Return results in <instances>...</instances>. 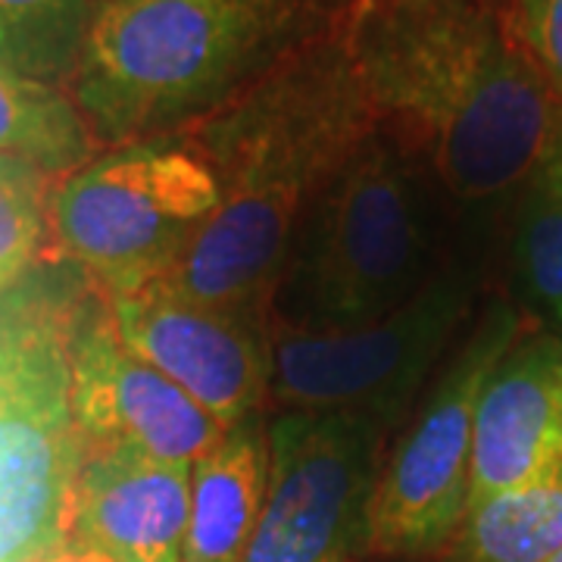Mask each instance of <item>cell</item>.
Returning a JSON list of instances; mask_svg holds the SVG:
<instances>
[{"instance_id":"6da1fadb","label":"cell","mask_w":562,"mask_h":562,"mask_svg":"<svg viewBox=\"0 0 562 562\" xmlns=\"http://www.w3.org/2000/svg\"><path fill=\"white\" fill-rule=\"evenodd\" d=\"M347 32L379 120L460 210L519 198L562 144V98L497 0L382 3Z\"/></svg>"},{"instance_id":"7c38bea8","label":"cell","mask_w":562,"mask_h":562,"mask_svg":"<svg viewBox=\"0 0 562 562\" xmlns=\"http://www.w3.org/2000/svg\"><path fill=\"white\" fill-rule=\"evenodd\" d=\"M560 460L562 338H519L494 366L479 397L469 506L557 475Z\"/></svg>"},{"instance_id":"2e32d148","label":"cell","mask_w":562,"mask_h":562,"mask_svg":"<svg viewBox=\"0 0 562 562\" xmlns=\"http://www.w3.org/2000/svg\"><path fill=\"white\" fill-rule=\"evenodd\" d=\"M562 550V469L465 509L457 562H547Z\"/></svg>"},{"instance_id":"52a82bcc","label":"cell","mask_w":562,"mask_h":562,"mask_svg":"<svg viewBox=\"0 0 562 562\" xmlns=\"http://www.w3.org/2000/svg\"><path fill=\"white\" fill-rule=\"evenodd\" d=\"M475 297V272L447 257L416 297L338 331H269V397L279 413H369L401 425Z\"/></svg>"},{"instance_id":"7402d4cb","label":"cell","mask_w":562,"mask_h":562,"mask_svg":"<svg viewBox=\"0 0 562 562\" xmlns=\"http://www.w3.org/2000/svg\"><path fill=\"white\" fill-rule=\"evenodd\" d=\"M382 3H397V7H413V3H428V0H350V20L360 16L372 7H382Z\"/></svg>"},{"instance_id":"44dd1931","label":"cell","mask_w":562,"mask_h":562,"mask_svg":"<svg viewBox=\"0 0 562 562\" xmlns=\"http://www.w3.org/2000/svg\"><path fill=\"white\" fill-rule=\"evenodd\" d=\"M35 562H113V560H106L103 553L91 550V547H81V543L76 541H63L57 550H50L47 557H41V560Z\"/></svg>"},{"instance_id":"30bf717a","label":"cell","mask_w":562,"mask_h":562,"mask_svg":"<svg viewBox=\"0 0 562 562\" xmlns=\"http://www.w3.org/2000/svg\"><path fill=\"white\" fill-rule=\"evenodd\" d=\"M103 303L122 341L216 419L235 425L260 413L272 322L198 301L162 276Z\"/></svg>"},{"instance_id":"277c9868","label":"cell","mask_w":562,"mask_h":562,"mask_svg":"<svg viewBox=\"0 0 562 562\" xmlns=\"http://www.w3.org/2000/svg\"><path fill=\"white\" fill-rule=\"evenodd\" d=\"M447 260V194L382 120L322 184L279 276L269 319L338 331L416 297Z\"/></svg>"},{"instance_id":"e0dca14e","label":"cell","mask_w":562,"mask_h":562,"mask_svg":"<svg viewBox=\"0 0 562 562\" xmlns=\"http://www.w3.org/2000/svg\"><path fill=\"white\" fill-rule=\"evenodd\" d=\"M103 0H0V69L69 88Z\"/></svg>"},{"instance_id":"ffe728a7","label":"cell","mask_w":562,"mask_h":562,"mask_svg":"<svg viewBox=\"0 0 562 562\" xmlns=\"http://www.w3.org/2000/svg\"><path fill=\"white\" fill-rule=\"evenodd\" d=\"M509 10L528 54L562 98V0H513Z\"/></svg>"},{"instance_id":"3957f363","label":"cell","mask_w":562,"mask_h":562,"mask_svg":"<svg viewBox=\"0 0 562 562\" xmlns=\"http://www.w3.org/2000/svg\"><path fill=\"white\" fill-rule=\"evenodd\" d=\"M350 20V0H103L72 98L101 147L184 135Z\"/></svg>"},{"instance_id":"8992f818","label":"cell","mask_w":562,"mask_h":562,"mask_svg":"<svg viewBox=\"0 0 562 562\" xmlns=\"http://www.w3.org/2000/svg\"><path fill=\"white\" fill-rule=\"evenodd\" d=\"M216 206L220 184L188 135L103 147L50 188V260L110 297L166 276Z\"/></svg>"},{"instance_id":"5bb4252c","label":"cell","mask_w":562,"mask_h":562,"mask_svg":"<svg viewBox=\"0 0 562 562\" xmlns=\"http://www.w3.org/2000/svg\"><path fill=\"white\" fill-rule=\"evenodd\" d=\"M269 487V428L260 413L228 431L191 465V513L181 562H241Z\"/></svg>"},{"instance_id":"603a6c76","label":"cell","mask_w":562,"mask_h":562,"mask_svg":"<svg viewBox=\"0 0 562 562\" xmlns=\"http://www.w3.org/2000/svg\"><path fill=\"white\" fill-rule=\"evenodd\" d=\"M547 562H562V550H560V553H557V557H553V560H547Z\"/></svg>"},{"instance_id":"cb8c5ba5","label":"cell","mask_w":562,"mask_h":562,"mask_svg":"<svg viewBox=\"0 0 562 562\" xmlns=\"http://www.w3.org/2000/svg\"><path fill=\"white\" fill-rule=\"evenodd\" d=\"M560 469H562V460H560Z\"/></svg>"},{"instance_id":"9c48e42d","label":"cell","mask_w":562,"mask_h":562,"mask_svg":"<svg viewBox=\"0 0 562 562\" xmlns=\"http://www.w3.org/2000/svg\"><path fill=\"white\" fill-rule=\"evenodd\" d=\"M394 422L288 409L269 425V487L241 562H341L366 538Z\"/></svg>"},{"instance_id":"9a60e30c","label":"cell","mask_w":562,"mask_h":562,"mask_svg":"<svg viewBox=\"0 0 562 562\" xmlns=\"http://www.w3.org/2000/svg\"><path fill=\"white\" fill-rule=\"evenodd\" d=\"M101 150L69 88L0 69V157L66 179Z\"/></svg>"},{"instance_id":"7a4b0ae2","label":"cell","mask_w":562,"mask_h":562,"mask_svg":"<svg viewBox=\"0 0 562 562\" xmlns=\"http://www.w3.org/2000/svg\"><path fill=\"white\" fill-rule=\"evenodd\" d=\"M375 122L341 25L184 132L213 169L220 206L162 279L203 303L269 319L310 203Z\"/></svg>"},{"instance_id":"5b68a950","label":"cell","mask_w":562,"mask_h":562,"mask_svg":"<svg viewBox=\"0 0 562 562\" xmlns=\"http://www.w3.org/2000/svg\"><path fill=\"white\" fill-rule=\"evenodd\" d=\"M98 301L60 260L38 262L0 301V562H35L69 538L85 450L72 357Z\"/></svg>"},{"instance_id":"d6986e66","label":"cell","mask_w":562,"mask_h":562,"mask_svg":"<svg viewBox=\"0 0 562 562\" xmlns=\"http://www.w3.org/2000/svg\"><path fill=\"white\" fill-rule=\"evenodd\" d=\"M54 179L0 157V301L38 266Z\"/></svg>"},{"instance_id":"ac0fdd59","label":"cell","mask_w":562,"mask_h":562,"mask_svg":"<svg viewBox=\"0 0 562 562\" xmlns=\"http://www.w3.org/2000/svg\"><path fill=\"white\" fill-rule=\"evenodd\" d=\"M516 213V269L528 301L562 331V144L528 179Z\"/></svg>"},{"instance_id":"8fae6325","label":"cell","mask_w":562,"mask_h":562,"mask_svg":"<svg viewBox=\"0 0 562 562\" xmlns=\"http://www.w3.org/2000/svg\"><path fill=\"white\" fill-rule=\"evenodd\" d=\"M72 409L85 450H135L188 465L228 431L225 422L122 341L103 297L76 341Z\"/></svg>"},{"instance_id":"ba28073f","label":"cell","mask_w":562,"mask_h":562,"mask_svg":"<svg viewBox=\"0 0 562 562\" xmlns=\"http://www.w3.org/2000/svg\"><path fill=\"white\" fill-rule=\"evenodd\" d=\"M516 341L519 313L509 303H491L384 460L366 522L369 550L422 557L457 535L469 509L479 397L487 375Z\"/></svg>"},{"instance_id":"4fadbf2b","label":"cell","mask_w":562,"mask_h":562,"mask_svg":"<svg viewBox=\"0 0 562 562\" xmlns=\"http://www.w3.org/2000/svg\"><path fill=\"white\" fill-rule=\"evenodd\" d=\"M191 465L135 450H85L72 484L69 538L113 562H181Z\"/></svg>"}]
</instances>
